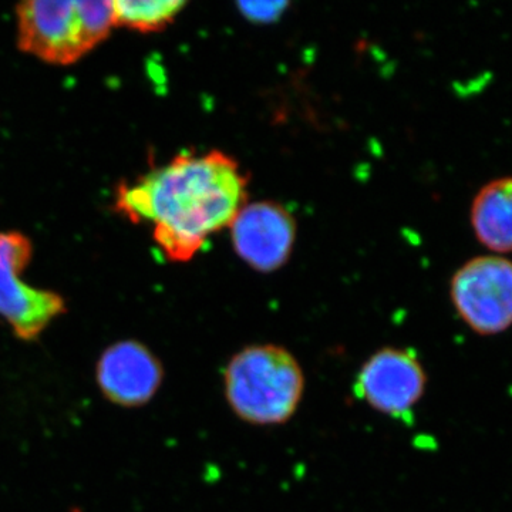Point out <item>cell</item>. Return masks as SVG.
<instances>
[{
    "instance_id": "8fae6325",
    "label": "cell",
    "mask_w": 512,
    "mask_h": 512,
    "mask_svg": "<svg viewBox=\"0 0 512 512\" xmlns=\"http://www.w3.org/2000/svg\"><path fill=\"white\" fill-rule=\"evenodd\" d=\"M286 6L288 3L284 2H251L239 3L238 8L251 22L268 23L278 19Z\"/></svg>"
},
{
    "instance_id": "5b68a950",
    "label": "cell",
    "mask_w": 512,
    "mask_h": 512,
    "mask_svg": "<svg viewBox=\"0 0 512 512\" xmlns=\"http://www.w3.org/2000/svg\"><path fill=\"white\" fill-rule=\"evenodd\" d=\"M33 256L32 241L19 231L0 232V318L16 338L33 342L66 312L59 293L33 288L22 279Z\"/></svg>"
},
{
    "instance_id": "ba28073f",
    "label": "cell",
    "mask_w": 512,
    "mask_h": 512,
    "mask_svg": "<svg viewBox=\"0 0 512 512\" xmlns=\"http://www.w3.org/2000/svg\"><path fill=\"white\" fill-rule=\"evenodd\" d=\"M156 353L137 340H121L101 353L96 380L101 393L117 406L134 409L150 403L164 382Z\"/></svg>"
},
{
    "instance_id": "9c48e42d",
    "label": "cell",
    "mask_w": 512,
    "mask_h": 512,
    "mask_svg": "<svg viewBox=\"0 0 512 512\" xmlns=\"http://www.w3.org/2000/svg\"><path fill=\"white\" fill-rule=\"evenodd\" d=\"M478 242L494 255L512 254V177H501L480 188L470 210Z\"/></svg>"
},
{
    "instance_id": "30bf717a",
    "label": "cell",
    "mask_w": 512,
    "mask_h": 512,
    "mask_svg": "<svg viewBox=\"0 0 512 512\" xmlns=\"http://www.w3.org/2000/svg\"><path fill=\"white\" fill-rule=\"evenodd\" d=\"M184 6L177 0H117L113 2L114 22L141 33L158 32L171 25Z\"/></svg>"
},
{
    "instance_id": "3957f363",
    "label": "cell",
    "mask_w": 512,
    "mask_h": 512,
    "mask_svg": "<svg viewBox=\"0 0 512 512\" xmlns=\"http://www.w3.org/2000/svg\"><path fill=\"white\" fill-rule=\"evenodd\" d=\"M16 18L19 49L59 66L92 52L116 26L107 0H30L19 3Z\"/></svg>"
},
{
    "instance_id": "6da1fadb",
    "label": "cell",
    "mask_w": 512,
    "mask_h": 512,
    "mask_svg": "<svg viewBox=\"0 0 512 512\" xmlns=\"http://www.w3.org/2000/svg\"><path fill=\"white\" fill-rule=\"evenodd\" d=\"M248 175L222 151L180 154L134 183L117 188L114 207L153 238L173 262H188L212 234L229 227L247 202Z\"/></svg>"
},
{
    "instance_id": "7a4b0ae2",
    "label": "cell",
    "mask_w": 512,
    "mask_h": 512,
    "mask_svg": "<svg viewBox=\"0 0 512 512\" xmlns=\"http://www.w3.org/2000/svg\"><path fill=\"white\" fill-rule=\"evenodd\" d=\"M222 387L237 419L256 427L282 426L301 406L306 377L291 350L264 343L229 357Z\"/></svg>"
},
{
    "instance_id": "277c9868",
    "label": "cell",
    "mask_w": 512,
    "mask_h": 512,
    "mask_svg": "<svg viewBox=\"0 0 512 512\" xmlns=\"http://www.w3.org/2000/svg\"><path fill=\"white\" fill-rule=\"evenodd\" d=\"M450 299L458 318L478 336H495L512 326V261L481 255L457 269Z\"/></svg>"
},
{
    "instance_id": "52a82bcc",
    "label": "cell",
    "mask_w": 512,
    "mask_h": 512,
    "mask_svg": "<svg viewBox=\"0 0 512 512\" xmlns=\"http://www.w3.org/2000/svg\"><path fill=\"white\" fill-rule=\"evenodd\" d=\"M229 228L235 252L255 271L274 272L284 266L292 254L295 220L275 202L245 204Z\"/></svg>"
},
{
    "instance_id": "8992f818",
    "label": "cell",
    "mask_w": 512,
    "mask_h": 512,
    "mask_svg": "<svg viewBox=\"0 0 512 512\" xmlns=\"http://www.w3.org/2000/svg\"><path fill=\"white\" fill-rule=\"evenodd\" d=\"M427 384L429 375L413 349L386 346L367 357L353 392L375 412L407 421L426 394Z\"/></svg>"
}]
</instances>
